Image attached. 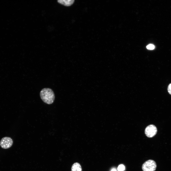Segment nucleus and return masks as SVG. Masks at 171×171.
<instances>
[{
    "instance_id": "1",
    "label": "nucleus",
    "mask_w": 171,
    "mask_h": 171,
    "mask_svg": "<svg viewBox=\"0 0 171 171\" xmlns=\"http://www.w3.org/2000/svg\"><path fill=\"white\" fill-rule=\"evenodd\" d=\"M41 99L45 103L51 104L54 102L55 95L52 90L49 88H45L42 89L40 93Z\"/></svg>"
},
{
    "instance_id": "2",
    "label": "nucleus",
    "mask_w": 171,
    "mask_h": 171,
    "mask_svg": "<svg viewBox=\"0 0 171 171\" xmlns=\"http://www.w3.org/2000/svg\"><path fill=\"white\" fill-rule=\"evenodd\" d=\"M157 167L155 162L152 160H149L142 164V168L143 171H155Z\"/></svg>"
},
{
    "instance_id": "3",
    "label": "nucleus",
    "mask_w": 171,
    "mask_h": 171,
    "mask_svg": "<svg viewBox=\"0 0 171 171\" xmlns=\"http://www.w3.org/2000/svg\"><path fill=\"white\" fill-rule=\"evenodd\" d=\"M13 141L10 138L5 137L2 138L0 141V145L3 148L7 149L10 147L12 145Z\"/></svg>"
},
{
    "instance_id": "4",
    "label": "nucleus",
    "mask_w": 171,
    "mask_h": 171,
    "mask_svg": "<svg viewBox=\"0 0 171 171\" xmlns=\"http://www.w3.org/2000/svg\"><path fill=\"white\" fill-rule=\"evenodd\" d=\"M157 131L156 127L154 125L151 124L147 126L145 130V133L148 137L152 138L156 134Z\"/></svg>"
},
{
    "instance_id": "5",
    "label": "nucleus",
    "mask_w": 171,
    "mask_h": 171,
    "mask_svg": "<svg viewBox=\"0 0 171 171\" xmlns=\"http://www.w3.org/2000/svg\"><path fill=\"white\" fill-rule=\"evenodd\" d=\"M74 0H58L57 2L59 3L66 6H69L72 5L74 3Z\"/></svg>"
},
{
    "instance_id": "6",
    "label": "nucleus",
    "mask_w": 171,
    "mask_h": 171,
    "mask_svg": "<svg viewBox=\"0 0 171 171\" xmlns=\"http://www.w3.org/2000/svg\"><path fill=\"white\" fill-rule=\"evenodd\" d=\"M71 171H82L80 164L78 162L74 163L72 166Z\"/></svg>"
},
{
    "instance_id": "7",
    "label": "nucleus",
    "mask_w": 171,
    "mask_h": 171,
    "mask_svg": "<svg viewBox=\"0 0 171 171\" xmlns=\"http://www.w3.org/2000/svg\"><path fill=\"white\" fill-rule=\"evenodd\" d=\"M125 169L124 166L122 164L119 165L118 168V171H123Z\"/></svg>"
},
{
    "instance_id": "8",
    "label": "nucleus",
    "mask_w": 171,
    "mask_h": 171,
    "mask_svg": "<svg viewBox=\"0 0 171 171\" xmlns=\"http://www.w3.org/2000/svg\"><path fill=\"white\" fill-rule=\"evenodd\" d=\"M146 48L148 49L152 50L154 49L155 47L153 45L150 44L147 45V46Z\"/></svg>"
},
{
    "instance_id": "9",
    "label": "nucleus",
    "mask_w": 171,
    "mask_h": 171,
    "mask_svg": "<svg viewBox=\"0 0 171 171\" xmlns=\"http://www.w3.org/2000/svg\"><path fill=\"white\" fill-rule=\"evenodd\" d=\"M167 90L169 93L171 95V83L168 86Z\"/></svg>"
},
{
    "instance_id": "10",
    "label": "nucleus",
    "mask_w": 171,
    "mask_h": 171,
    "mask_svg": "<svg viewBox=\"0 0 171 171\" xmlns=\"http://www.w3.org/2000/svg\"><path fill=\"white\" fill-rule=\"evenodd\" d=\"M111 171H117L116 169L113 168L111 170Z\"/></svg>"
}]
</instances>
